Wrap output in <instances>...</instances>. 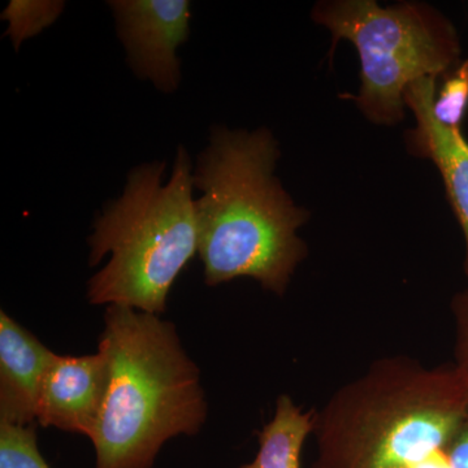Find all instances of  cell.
Returning a JSON list of instances; mask_svg holds the SVG:
<instances>
[{"label":"cell","instance_id":"obj_1","mask_svg":"<svg viewBox=\"0 0 468 468\" xmlns=\"http://www.w3.org/2000/svg\"><path fill=\"white\" fill-rule=\"evenodd\" d=\"M279 156L267 129L212 131L193 174L202 193L196 212L206 285L250 277L282 295L306 258L297 232L309 212L294 205L273 174Z\"/></svg>","mask_w":468,"mask_h":468},{"label":"cell","instance_id":"obj_2","mask_svg":"<svg viewBox=\"0 0 468 468\" xmlns=\"http://www.w3.org/2000/svg\"><path fill=\"white\" fill-rule=\"evenodd\" d=\"M98 350L109 360L110 380L90 439L95 468H153L168 440L201 432L207 419L201 371L175 324L107 306Z\"/></svg>","mask_w":468,"mask_h":468},{"label":"cell","instance_id":"obj_3","mask_svg":"<svg viewBox=\"0 0 468 468\" xmlns=\"http://www.w3.org/2000/svg\"><path fill=\"white\" fill-rule=\"evenodd\" d=\"M467 415L468 388L452 366L378 360L316 414L314 468H415L446 451Z\"/></svg>","mask_w":468,"mask_h":468},{"label":"cell","instance_id":"obj_4","mask_svg":"<svg viewBox=\"0 0 468 468\" xmlns=\"http://www.w3.org/2000/svg\"><path fill=\"white\" fill-rule=\"evenodd\" d=\"M165 162L129 172L124 193L104 206L89 237V263H109L89 280L91 304L160 315L176 279L198 254L193 165L184 147L163 183Z\"/></svg>","mask_w":468,"mask_h":468},{"label":"cell","instance_id":"obj_5","mask_svg":"<svg viewBox=\"0 0 468 468\" xmlns=\"http://www.w3.org/2000/svg\"><path fill=\"white\" fill-rule=\"evenodd\" d=\"M335 42L347 39L360 60V90L353 100L369 122L394 125L405 117V92L419 80L448 75L461 63L454 26L423 3L381 7L374 0H331L313 9Z\"/></svg>","mask_w":468,"mask_h":468},{"label":"cell","instance_id":"obj_6","mask_svg":"<svg viewBox=\"0 0 468 468\" xmlns=\"http://www.w3.org/2000/svg\"><path fill=\"white\" fill-rule=\"evenodd\" d=\"M129 66L158 90L172 92L181 81L178 46L189 36L186 0H115L109 3Z\"/></svg>","mask_w":468,"mask_h":468},{"label":"cell","instance_id":"obj_7","mask_svg":"<svg viewBox=\"0 0 468 468\" xmlns=\"http://www.w3.org/2000/svg\"><path fill=\"white\" fill-rule=\"evenodd\" d=\"M109 360L90 356H55L43 380L37 423L91 439L109 389Z\"/></svg>","mask_w":468,"mask_h":468},{"label":"cell","instance_id":"obj_8","mask_svg":"<svg viewBox=\"0 0 468 468\" xmlns=\"http://www.w3.org/2000/svg\"><path fill=\"white\" fill-rule=\"evenodd\" d=\"M436 91L435 77L419 80L406 90V107L417 119V126L406 134V143L410 153L432 160L439 168L466 242L464 272L468 277V141L462 129H451L437 122L432 110Z\"/></svg>","mask_w":468,"mask_h":468},{"label":"cell","instance_id":"obj_9","mask_svg":"<svg viewBox=\"0 0 468 468\" xmlns=\"http://www.w3.org/2000/svg\"><path fill=\"white\" fill-rule=\"evenodd\" d=\"M57 353L0 311V424L37 423L43 380Z\"/></svg>","mask_w":468,"mask_h":468},{"label":"cell","instance_id":"obj_10","mask_svg":"<svg viewBox=\"0 0 468 468\" xmlns=\"http://www.w3.org/2000/svg\"><path fill=\"white\" fill-rule=\"evenodd\" d=\"M315 410L303 411L288 394L277 399L275 415L261 431L255 460L239 468H301L302 449L316 427Z\"/></svg>","mask_w":468,"mask_h":468},{"label":"cell","instance_id":"obj_11","mask_svg":"<svg viewBox=\"0 0 468 468\" xmlns=\"http://www.w3.org/2000/svg\"><path fill=\"white\" fill-rule=\"evenodd\" d=\"M64 9V2H32V0H12L3 12V20L9 27V37L18 50L21 43L37 36L55 23Z\"/></svg>","mask_w":468,"mask_h":468},{"label":"cell","instance_id":"obj_12","mask_svg":"<svg viewBox=\"0 0 468 468\" xmlns=\"http://www.w3.org/2000/svg\"><path fill=\"white\" fill-rule=\"evenodd\" d=\"M433 98V115L451 129H461L468 110V58L448 75Z\"/></svg>","mask_w":468,"mask_h":468},{"label":"cell","instance_id":"obj_13","mask_svg":"<svg viewBox=\"0 0 468 468\" xmlns=\"http://www.w3.org/2000/svg\"><path fill=\"white\" fill-rule=\"evenodd\" d=\"M0 468H51L39 452L36 426L0 424Z\"/></svg>","mask_w":468,"mask_h":468},{"label":"cell","instance_id":"obj_14","mask_svg":"<svg viewBox=\"0 0 468 468\" xmlns=\"http://www.w3.org/2000/svg\"><path fill=\"white\" fill-rule=\"evenodd\" d=\"M452 315L455 323L454 366L468 388V291L452 298Z\"/></svg>","mask_w":468,"mask_h":468},{"label":"cell","instance_id":"obj_15","mask_svg":"<svg viewBox=\"0 0 468 468\" xmlns=\"http://www.w3.org/2000/svg\"><path fill=\"white\" fill-rule=\"evenodd\" d=\"M445 452L452 468H468V415Z\"/></svg>","mask_w":468,"mask_h":468}]
</instances>
